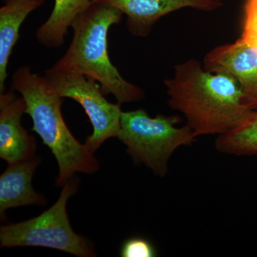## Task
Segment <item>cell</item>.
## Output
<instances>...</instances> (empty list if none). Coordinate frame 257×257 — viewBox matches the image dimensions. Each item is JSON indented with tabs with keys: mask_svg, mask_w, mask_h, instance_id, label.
Segmentation results:
<instances>
[{
	"mask_svg": "<svg viewBox=\"0 0 257 257\" xmlns=\"http://www.w3.org/2000/svg\"><path fill=\"white\" fill-rule=\"evenodd\" d=\"M164 84L169 106L184 115L197 138L228 133L254 111L245 104L234 77L209 72L194 59L175 65Z\"/></svg>",
	"mask_w": 257,
	"mask_h": 257,
	"instance_id": "obj_1",
	"label": "cell"
},
{
	"mask_svg": "<svg viewBox=\"0 0 257 257\" xmlns=\"http://www.w3.org/2000/svg\"><path fill=\"white\" fill-rule=\"evenodd\" d=\"M11 89L25 99V114L31 117L32 131L40 137L57 160V187L64 185L76 173L92 175L99 170L94 154L74 138L66 124L62 113L63 98L45 76L34 73L28 66H22L12 77Z\"/></svg>",
	"mask_w": 257,
	"mask_h": 257,
	"instance_id": "obj_2",
	"label": "cell"
},
{
	"mask_svg": "<svg viewBox=\"0 0 257 257\" xmlns=\"http://www.w3.org/2000/svg\"><path fill=\"white\" fill-rule=\"evenodd\" d=\"M119 10L93 3L75 18L71 28L73 37L65 54L52 67L92 77L105 94H112L120 104L143 100L141 87L128 82L111 63L108 52V32L121 23Z\"/></svg>",
	"mask_w": 257,
	"mask_h": 257,
	"instance_id": "obj_3",
	"label": "cell"
},
{
	"mask_svg": "<svg viewBox=\"0 0 257 257\" xmlns=\"http://www.w3.org/2000/svg\"><path fill=\"white\" fill-rule=\"evenodd\" d=\"M178 115L158 114L151 117L143 109L122 111L117 138L136 164H144L155 175L165 177L174 152L182 146H190L197 137Z\"/></svg>",
	"mask_w": 257,
	"mask_h": 257,
	"instance_id": "obj_4",
	"label": "cell"
},
{
	"mask_svg": "<svg viewBox=\"0 0 257 257\" xmlns=\"http://www.w3.org/2000/svg\"><path fill=\"white\" fill-rule=\"evenodd\" d=\"M78 188V181L71 178L64 184L57 202L36 217L0 227L3 248L37 246L60 250L80 257L96 256L90 241L72 229L67 205Z\"/></svg>",
	"mask_w": 257,
	"mask_h": 257,
	"instance_id": "obj_5",
	"label": "cell"
},
{
	"mask_svg": "<svg viewBox=\"0 0 257 257\" xmlns=\"http://www.w3.org/2000/svg\"><path fill=\"white\" fill-rule=\"evenodd\" d=\"M44 76L61 97L73 99L84 109L93 128L92 135L84 143L89 151L94 154L106 140L117 138L121 104L109 102L95 79L53 67L47 69Z\"/></svg>",
	"mask_w": 257,
	"mask_h": 257,
	"instance_id": "obj_6",
	"label": "cell"
},
{
	"mask_svg": "<svg viewBox=\"0 0 257 257\" xmlns=\"http://www.w3.org/2000/svg\"><path fill=\"white\" fill-rule=\"evenodd\" d=\"M204 68L213 73L234 77L242 92L243 101L253 110L257 109V50L240 38L208 52Z\"/></svg>",
	"mask_w": 257,
	"mask_h": 257,
	"instance_id": "obj_7",
	"label": "cell"
},
{
	"mask_svg": "<svg viewBox=\"0 0 257 257\" xmlns=\"http://www.w3.org/2000/svg\"><path fill=\"white\" fill-rule=\"evenodd\" d=\"M114 7L126 15V27L135 37H145L162 17L177 10L190 8L213 11L223 6L222 0H92Z\"/></svg>",
	"mask_w": 257,
	"mask_h": 257,
	"instance_id": "obj_8",
	"label": "cell"
},
{
	"mask_svg": "<svg viewBox=\"0 0 257 257\" xmlns=\"http://www.w3.org/2000/svg\"><path fill=\"white\" fill-rule=\"evenodd\" d=\"M26 104L14 92L0 93V157L9 164L35 156V139L22 125Z\"/></svg>",
	"mask_w": 257,
	"mask_h": 257,
	"instance_id": "obj_9",
	"label": "cell"
},
{
	"mask_svg": "<svg viewBox=\"0 0 257 257\" xmlns=\"http://www.w3.org/2000/svg\"><path fill=\"white\" fill-rule=\"evenodd\" d=\"M40 158L9 164L0 176V216L5 219V211L12 208L27 205H45L46 199L32 187V177L40 165Z\"/></svg>",
	"mask_w": 257,
	"mask_h": 257,
	"instance_id": "obj_10",
	"label": "cell"
},
{
	"mask_svg": "<svg viewBox=\"0 0 257 257\" xmlns=\"http://www.w3.org/2000/svg\"><path fill=\"white\" fill-rule=\"evenodd\" d=\"M45 0H5L0 8V93L5 92L10 56L24 21Z\"/></svg>",
	"mask_w": 257,
	"mask_h": 257,
	"instance_id": "obj_11",
	"label": "cell"
},
{
	"mask_svg": "<svg viewBox=\"0 0 257 257\" xmlns=\"http://www.w3.org/2000/svg\"><path fill=\"white\" fill-rule=\"evenodd\" d=\"M92 3V0H55L50 16L35 32L37 42L47 48L62 46L74 20Z\"/></svg>",
	"mask_w": 257,
	"mask_h": 257,
	"instance_id": "obj_12",
	"label": "cell"
},
{
	"mask_svg": "<svg viewBox=\"0 0 257 257\" xmlns=\"http://www.w3.org/2000/svg\"><path fill=\"white\" fill-rule=\"evenodd\" d=\"M218 152L236 156H257V109L244 122L216 138Z\"/></svg>",
	"mask_w": 257,
	"mask_h": 257,
	"instance_id": "obj_13",
	"label": "cell"
},
{
	"mask_svg": "<svg viewBox=\"0 0 257 257\" xmlns=\"http://www.w3.org/2000/svg\"><path fill=\"white\" fill-rule=\"evenodd\" d=\"M241 38L257 50V0H246Z\"/></svg>",
	"mask_w": 257,
	"mask_h": 257,
	"instance_id": "obj_14",
	"label": "cell"
},
{
	"mask_svg": "<svg viewBox=\"0 0 257 257\" xmlns=\"http://www.w3.org/2000/svg\"><path fill=\"white\" fill-rule=\"evenodd\" d=\"M120 254L122 257H155L157 256V251L149 240L135 236L122 243Z\"/></svg>",
	"mask_w": 257,
	"mask_h": 257,
	"instance_id": "obj_15",
	"label": "cell"
}]
</instances>
